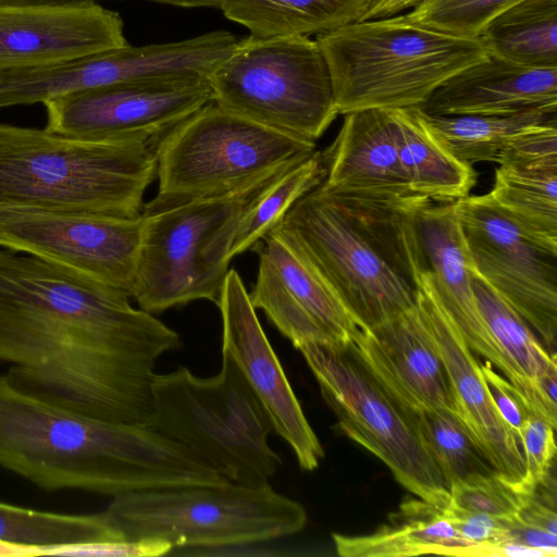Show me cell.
<instances>
[{
	"label": "cell",
	"instance_id": "1",
	"mask_svg": "<svg viewBox=\"0 0 557 557\" xmlns=\"http://www.w3.org/2000/svg\"><path fill=\"white\" fill-rule=\"evenodd\" d=\"M124 292L0 248V361L21 388L77 413L147 423L158 359L180 335Z\"/></svg>",
	"mask_w": 557,
	"mask_h": 557
},
{
	"label": "cell",
	"instance_id": "2",
	"mask_svg": "<svg viewBox=\"0 0 557 557\" xmlns=\"http://www.w3.org/2000/svg\"><path fill=\"white\" fill-rule=\"evenodd\" d=\"M0 466L46 491L107 496L226 482L189 449L145 423L90 418L0 374Z\"/></svg>",
	"mask_w": 557,
	"mask_h": 557
},
{
	"label": "cell",
	"instance_id": "3",
	"mask_svg": "<svg viewBox=\"0 0 557 557\" xmlns=\"http://www.w3.org/2000/svg\"><path fill=\"white\" fill-rule=\"evenodd\" d=\"M154 178V145L0 123V208L136 218Z\"/></svg>",
	"mask_w": 557,
	"mask_h": 557
},
{
	"label": "cell",
	"instance_id": "4",
	"mask_svg": "<svg viewBox=\"0 0 557 557\" xmlns=\"http://www.w3.org/2000/svg\"><path fill=\"white\" fill-rule=\"evenodd\" d=\"M338 114L421 108L445 81L490 54L479 37H459L404 15L357 21L317 35Z\"/></svg>",
	"mask_w": 557,
	"mask_h": 557
},
{
	"label": "cell",
	"instance_id": "5",
	"mask_svg": "<svg viewBox=\"0 0 557 557\" xmlns=\"http://www.w3.org/2000/svg\"><path fill=\"white\" fill-rule=\"evenodd\" d=\"M146 424L232 483L267 484L282 463L269 444L272 425L265 411L224 351L213 376H197L186 367L156 373Z\"/></svg>",
	"mask_w": 557,
	"mask_h": 557
},
{
	"label": "cell",
	"instance_id": "6",
	"mask_svg": "<svg viewBox=\"0 0 557 557\" xmlns=\"http://www.w3.org/2000/svg\"><path fill=\"white\" fill-rule=\"evenodd\" d=\"M314 151L211 101L158 143V191L143 210L255 193Z\"/></svg>",
	"mask_w": 557,
	"mask_h": 557
},
{
	"label": "cell",
	"instance_id": "7",
	"mask_svg": "<svg viewBox=\"0 0 557 557\" xmlns=\"http://www.w3.org/2000/svg\"><path fill=\"white\" fill-rule=\"evenodd\" d=\"M125 540H160L175 546L219 548L273 541L300 532L304 506L270 483L232 482L133 492L113 497L104 511Z\"/></svg>",
	"mask_w": 557,
	"mask_h": 557
},
{
	"label": "cell",
	"instance_id": "8",
	"mask_svg": "<svg viewBox=\"0 0 557 557\" xmlns=\"http://www.w3.org/2000/svg\"><path fill=\"white\" fill-rule=\"evenodd\" d=\"M298 350L339 429L383 461L408 492L440 509L449 488L408 410L360 355L355 343H306Z\"/></svg>",
	"mask_w": 557,
	"mask_h": 557
},
{
	"label": "cell",
	"instance_id": "9",
	"mask_svg": "<svg viewBox=\"0 0 557 557\" xmlns=\"http://www.w3.org/2000/svg\"><path fill=\"white\" fill-rule=\"evenodd\" d=\"M208 81L220 107L305 141L315 144L338 115L326 60L309 36L243 38Z\"/></svg>",
	"mask_w": 557,
	"mask_h": 557
},
{
	"label": "cell",
	"instance_id": "10",
	"mask_svg": "<svg viewBox=\"0 0 557 557\" xmlns=\"http://www.w3.org/2000/svg\"><path fill=\"white\" fill-rule=\"evenodd\" d=\"M270 232L317 273L358 329H372L414 305L416 287L320 186L302 196Z\"/></svg>",
	"mask_w": 557,
	"mask_h": 557
},
{
	"label": "cell",
	"instance_id": "11",
	"mask_svg": "<svg viewBox=\"0 0 557 557\" xmlns=\"http://www.w3.org/2000/svg\"><path fill=\"white\" fill-rule=\"evenodd\" d=\"M257 191L143 210L139 308L153 314L199 299L218 304L238 221Z\"/></svg>",
	"mask_w": 557,
	"mask_h": 557
},
{
	"label": "cell",
	"instance_id": "12",
	"mask_svg": "<svg viewBox=\"0 0 557 557\" xmlns=\"http://www.w3.org/2000/svg\"><path fill=\"white\" fill-rule=\"evenodd\" d=\"M454 207L475 271L556 355L557 252L529 237L490 194Z\"/></svg>",
	"mask_w": 557,
	"mask_h": 557
},
{
	"label": "cell",
	"instance_id": "13",
	"mask_svg": "<svg viewBox=\"0 0 557 557\" xmlns=\"http://www.w3.org/2000/svg\"><path fill=\"white\" fill-rule=\"evenodd\" d=\"M207 77L180 76L109 84L45 101L47 125L84 140L154 145L177 124L211 102Z\"/></svg>",
	"mask_w": 557,
	"mask_h": 557
},
{
	"label": "cell",
	"instance_id": "14",
	"mask_svg": "<svg viewBox=\"0 0 557 557\" xmlns=\"http://www.w3.org/2000/svg\"><path fill=\"white\" fill-rule=\"evenodd\" d=\"M143 215L0 208V248L58 264L133 297Z\"/></svg>",
	"mask_w": 557,
	"mask_h": 557
},
{
	"label": "cell",
	"instance_id": "15",
	"mask_svg": "<svg viewBox=\"0 0 557 557\" xmlns=\"http://www.w3.org/2000/svg\"><path fill=\"white\" fill-rule=\"evenodd\" d=\"M216 306L222 318V351L232 357L265 411L272 429L293 449L299 467L314 470L324 457L323 448L236 270H228Z\"/></svg>",
	"mask_w": 557,
	"mask_h": 557
},
{
	"label": "cell",
	"instance_id": "16",
	"mask_svg": "<svg viewBox=\"0 0 557 557\" xmlns=\"http://www.w3.org/2000/svg\"><path fill=\"white\" fill-rule=\"evenodd\" d=\"M259 256L252 307L298 349L306 343H346L358 326L317 273L272 232L252 248Z\"/></svg>",
	"mask_w": 557,
	"mask_h": 557
},
{
	"label": "cell",
	"instance_id": "17",
	"mask_svg": "<svg viewBox=\"0 0 557 557\" xmlns=\"http://www.w3.org/2000/svg\"><path fill=\"white\" fill-rule=\"evenodd\" d=\"M416 302L444 364L459 420L493 469L520 491L522 449L493 405L480 362L440 301L429 271L416 287Z\"/></svg>",
	"mask_w": 557,
	"mask_h": 557
},
{
	"label": "cell",
	"instance_id": "18",
	"mask_svg": "<svg viewBox=\"0 0 557 557\" xmlns=\"http://www.w3.org/2000/svg\"><path fill=\"white\" fill-rule=\"evenodd\" d=\"M127 45L121 15L98 2L0 4V67L82 58Z\"/></svg>",
	"mask_w": 557,
	"mask_h": 557
},
{
	"label": "cell",
	"instance_id": "19",
	"mask_svg": "<svg viewBox=\"0 0 557 557\" xmlns=\"http://www.w3.org/2000/svg\"><path fill=\"white\" fill-rule=\"evenodd\" d=\"M352 342L408 410L437 409L458 417L444 364L416 301L372 329H358Z\"/></svg>",
	"mask_w": 557,
	"mask_h": 557
},
{
	"label": "cell",
	"instance_id": "20",
	"mask_svg": "<svg viewBox=\"0 0 557 557\" xmlns=\"http://www.w3.org/2000/svg\"><path fill=\"white\" fill-rule=\"evenodd\" d=\"M418 223L430 276L443 307L469 348L496 367L531 406L528 387L504 358L480 312L471 284L472 261L454 202L430 203L420 211Z\"/></svg>",
	"mask_w": 557,
	"mask_h": 557
},
{
	"label": "cell",
	"instance_id": "21",
	"mask_svg": "<svg viewBox=\"0 0 557 557\" xmlns=\"http://www.w3.org/2000/svg\"><path fill=\"white\" fill-rule=\"evenodd\" d=\"M419 109L430 115L556 112L557 69L527 66L490 55L441 84Z\"/></svg>",
	"mask_w": 557,
	"mask_h": 557
},
{
	"label": "cell",
	"instance_id": "22",
	"mask_svg": "<svg viewBox=\"0 0 557 557\" xmlns=\"http://www.w3.org/2000/svg\"><path fill=\"white\" fill-rule=\"evenodd\" d=\"M344 116L336 138L322 152L325 177L320 187L330 194L419 196L401 166L388 109L357 110Z\"/></svg>",
	"mask_w": 557,
	"mask_h": 557
},
{
	"label": "cell",
	"instance_id": "23",
	"mask_svg": "<svg viewBox=\"0 0 557 557\" xmlns=\"http://www.w3.org/2000/svg\"><path fill=\"white\" fill-rule=\"evenodd\" d=\"M332 536L337 554L345 557L473 556L475 547L459 534L444 509L418 497L406 498L388 516V523L372 534Z\"/></svg>",
	"mask_w": 557,
	"mask_h": 557
},
{
	"label": "cell",
	"instance_id": "24",
	"mask_svg": "<svg viewBox=\"0 0 557 557\" xmlns=\"http://www.w3.org/2000/svg\"><path fill=\"white\" fill-rule=\"evenodd\" d=\"M401 166L411 190L432 202L451 203L476 183L471 164L457 159L426 123L419 108L388 109Z\"/></svg>",
	"mask_w": 557,
	"mask_h": 557
},
{
	"label": "cell",
	"instance_id": "25",
	"mask_svg": "<svg viewBox=\"0 0 557 557\" xmlns=\"http://www.w3.org/2000/svg\"><path fill=\"white\" fill-rule=\"evenodd\" d=\"M367 0H218L224 16L256 37L319 35L357 22Z\"/></svg>",
	"mask_w": 557,
	"mask_h": 557
},
{
	"label": "cell",
	"instance_id": "26",
	"mask_svg": "<svg viewBox=\"0 0 557 557\" xmlns=\"http://www.w3.org/2000/svg\"><path fill=\"white\" fill-rule=\"evenodd\" d=\"M479 38L492 57L557 69V0H520L492 18Z\"/></svg>",
	"mask_w": 557,
	"mask_h": 557
},
{
	"label": "cell",
	"instance_id": "27",
	"mask_svg": "<svg viewBox=\"0 0 557 557\" xmlns=\"http://www.w3.org/2000/svg\"><path fill=\"white\" fill-rule=\"evenodd\" d=\"M488 194L529 237L557 252V164L498 165Z\"/></svg>",
	"mask_w": 557,
	"mask_h": 557
},
{
	"label": "cell",
	"instance_id": "28",
	"mask_svg": "<svg viewBox=\"0 0 557 557\" xmlns=\"http://www.w3.org/2000/svg\"><path fill=\"white\" fill-rule=\"evenodd\" d=\"M471 284L491 335L506 361L523 381L532 396L533 412L548 421L537 399L534 383L543 371L557 362L556 355L548 354L527 322L480 276L473 264Z\"/></svg>",
	"mask_w": 557,
	"mask_h": 557
},
{
	"label": "cell",
	"instance_id": "29",
	"mask_svg": "<svg viewBox=\"0 0 557 557\" xmlns=\"http://www.w3.org/2000/svg\"><path fill=\"white\" fill-rule=\"evenodd\" d=\"M123 539L100 513H59L0 502V542L26 547L33 556L53 547Z\"/></svg>",
	"mask_w": 557,
	"mask_h": 557
},
{
	"label": "cell",
	"instance_id": "30",
	"mask_svg": "<svg viewBox=\"0 0 557 557\" xmlns=\"http://www.w3.org/2000/svg\"><path fill=\"white\" fill-rule=\"evenodd\" d=\"M324 177L323 156L315 150L259 189L238 221L230 250L231 259L251 249L280 223L302 196L318 187Z\"/></svg>",
	"mask_w": 557,
	"mask_h": 557
},
{
	"label": "cell",
	"instance_id": "31",
	"mask_svg": "<svg viewBox=\"0 0 557 557\" xmlns=\"http://www.w3.org/2000/svg\"><path fill=\"white\" fill-rule=\"evenodd\" d=\"M426 123L449 151L468 164L495 162L498 152L521 133L556 117V112L531 110L507 116L430 115Z\"/></svg>",
	"mask_w": 557,
	"mask_h": 557
},
{
	"label": "cell",
	"instance_id": "32",
	"mask_svg": "<svg viewBox=\"0 0 557 557\" xmlns=\"http://www.w3.org/2000/svg\"><path fill=\"white\" fill-rule=\"evenodd\" d=\"M419 431L449 488L472 474H492L488 463L457 416L437 409L414 412Z\"/></svg>",
	"mask_w": 557,
	"mask_h": 557
},
{
	"label": "cell",
	"instance_id": "33",
	"mask_svg": "<svg viewBox=\"0 0 557 557\" xmlns=\"http://www.w3.org/2000/svg\"><path fill=\"white\" fill-rule=\"evenodd\" d=\"M520 0H421L404 16L434 30L476 38L486 24Z\"/></svg>",
	"mask_w": 557,
	"mask_h": 557
},
{
	"label": "cell",
	"instance_id": "34",
	"mask_svg": "<svg viewBox=\"0 0 557 557\" xmlns=\"http://www.w3.org/2000/svg\"><path fill=\"white\" fill-rule=\"evenodd\" d=\"M449 494L450 503L456 507L505 520L515 519L529 497L497 472L472 474L455 481L449 486Z\"/></svg>",
	"mask_w": 557,
	"mask_h": 557
},
{
	"label": "cell",
	"instance_id": "35",
	"mask_svg": "<svg viewBox=\"0 0 557 557\" xmlns=\"http://www.w3.org/2000/svg\"><path fill=\"white\" fill-rule=\"evenodd\" d=\"M555 428L542 416L529 411L520 435V446L525 462V472L520 491L530 496L542 483L554 466L556 444Z\"/></svg>",
	"mask_w": 557,
	"mask_h": 557
},
{
	"label": "cell",
	"instance_id": "36",
	"mask_svg": "<svg viewBox=\"0 0 557 557\" xmlns=\"http://www.w3.org/2000/svg\"><path fill=\"white\" fill-rule=\"evenodd\" d=\"M498 165L557 164V121L553 117L530 128L498 152Z\"/></svg>",
	"mask_w": 557,
	"mask_h": 557
},
{
	"label": "cell",
	"instance_id": "37",
	"mask_svg": "<svg viewBox=\"0 0 557 557\" xmlns=\"http://www.w3.org/2000/svg\"><path fill=\"white\" fill-rule=\"evenodd\" d=\"M480 368L493 405L520 445V435L529 416L527 401L505 376L494 371L487 361L480 363Z\"/></svg>",
	"mask_w": 557,
	"mask_h": 557
},
{
	"label": "cell",
	"instance_id": "38",
	"mask_svg": "<svg viewBox=\"0 0 557 557\" xmlns=\"http://www.w3.org/2000/svg\"><path fill=\"white\" fill-rule=\"evenodd\" d=\"M459 534L472 545H493L506 541L508 521L482 512L456 507L444 508Z\"/></svg>",
	"mask_w": 557,
	"mask_h": 557
},
{
	"label": "cell",
	"instance_id": "39",
	"mask_svg": "<svg viewBox=\"0 0 557 557\" xmlns=\"http://www.w3.org/2000/svg\"><path fill=\"white\" fill-rule=\"evenodd\" d=\"M506 541L542 549L548 556L557 555V534L521 523L516 519L508 521Z\"/></svg>",
	"mask_w": 557,
	"mask_h": 557
},
{
	"label": "cell",
	"instance_id": "40",
	"mask_svg": "<svg viewBox=\"0 0 557 557\" xmlns=\"http://www.w3.org/2000/svg\"><path fill=\"white\" fill-rule=\"evenodd\" d=\"M421 0H367L358 21L389 17L412 9Z\"/></svg>",
	"mask_w": 557,
	"mask_h": 557
},
{
	"label": "cell",
	"instance_id": "41",
	"mask_svg": "<svg viewBox=\"0 0 557 557\" xmlns=\"http://www.w3.org/2000/svg\"><path fill=\"white\" fill-rule=\"evenodd\" d=\"M181 8H216L218 0H145Z\"/></svg>",
	"mask_w": 557,
	"mask_h": 557
},
{
	"label": "cell",
	"instance_id": "42",
	"mask_svg": "<svg viewBox=\"0 0 557 557\" xmlns=\"http://www.w3.org/2000/svg\"><path fill=\"white\" fill-rule=\"evenodd\" d=\"M99 1L103 0H0V4H66Z\"/></svg>",
	"mask_w": 557,
	"mask_h": 557
}]
</instances>
